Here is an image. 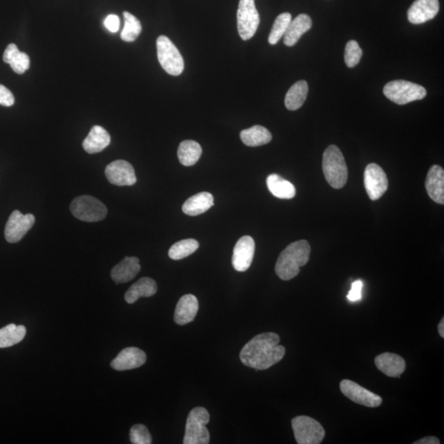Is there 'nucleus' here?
Returning <instances> with one entry per match:
<instances>
[{"mask_svg": "<svg viewBox=\"0 0 444 444\" xmlns=\"http://www.w3.org/2000/svg\"><path fill=\"white\" fill-rule=\"evenodd\" d=\"M280 337L277 333H265L257 335L242 348L241 360L248 367L265 370L273 367L284 358L285 347L279 345Z\"/></svg>", "mask_w": 444, "mask_h": 444, "instance_id": "obj_1", "label": "nucleus"}, {"mask_svg": "<svg viewBox=\"0 0 444 444\" xmlns=\"http://www.w3.org/2000/svg\"><path fill=\"white\" fill-rule=\"evenodd\" d=\"M311 246L306 241L291 243L281 252L276 263L277 275L283 281L293 279L310 260Z\"/></svg>", "mask_w": 444, "mask_h": 444, "instance_id": "obj_2", "label": "nucleus"}, {"mask_svg": "<svg viewBox=\"0 0 444 444\" xmlns=\"http://www.w3.org/2000/svg\"><path fill=\"white\" fill-rule=\"evenodd\" d=\"M323 171L326 182L333 189L343 188L348 178V169L342 152L336 145H331L324 151Z\"/></svg>", "mask_w": 444, "mask_h": 444, "instance_id": "obj_3", "label": "nucleus"}, {"mask_svg": "<svg viewBox=\"0 0 444 444\" xmlns=\"http://www.w3.org/2000/svg\"><path fill=\"white\" fill-rule=\"evenodd\" d=\"M210 421V415L205 408L195 407L187 418L184 444H207L210 434L206 425Z\"/></svg>", "mask_w": 444, "mask_h": 444, "instance_id": "obj_4", "label": "nucleus"}, {"mask_svg": "<svg viewBox=\"0 0 444 444\" xmlns=\"http://www.w3.org/2000/svg\"><path fill=\"white\" fill-rule=\"evenodd\" d=\"M384 94L390 101L398 104H406L424 99L427 95L424 86L405 80L387 82Z\"/></svg>", "mask_w": 444, "mask_h": 444, "instance_id": "obj_5", "label": "nucleus"}, {"mask_svg": "<svg viewBox=\"0 0 444 444\" xmlns=\"http://www.w3.org/2000/svg\"><path fill=\"white\" fill-rule=\"evenodd\" d=\"M72 214L77 219L86 222H98L106 219L108 210L104 204L89 195L80 196L71 204Z\"/></svg>", "mask_w": 444, "mask_h": 444, "instance_id": "obj_6", "label": "nucleus"}, {"mask_svg": "<svg viewBox=\"0 0 444 444\" xmlns=\"http://www.w3.org/2000/svg\"><path fill=\"white\" fill-rule=\"evenodd\" d=\"M158 57L160 66L172 76H178L184 71L185 62L181 52L167 37L160 36L156 41Z\"/></svg>", "mask_w": 444, "mask_h": 444, "instance_id": "obj_7", "label": "nucleus"}, {"mask_svg": "<svg viewBox=\"0 0 444 444\" xmlns=\"http://www.w3.org/2000/svg\"><path fill=\"white\" fill-rule=\"evenodd\" d=\"M291 425L299 444H320L325 437V430L319 421L307 416L293 418Z\"/></svg>", "mask_w": 444, "mask_h": 444, "instance_id": "obj_8", "label": "nucleus"}, {"mask_svg": "<svg viewBox=\"0 0 444 444\" xmlns=\"http://www.w3.org/2000/svg\"><path fill=\"white\" fill-rule=\"evenodd\" d=\"M260 17L255 0H239L237 11V28L242 40H250L258 30Z\"/></svg>", "mask_w": 444, "mask_h": 444, "instance_id": "obj_9", "label": "nucleus"}, {"mask_svg": "<svg viewBox=\"0 0 444 444\" xmlns=\"http://www.w3.org/2000/svg\"><path fill=\"white\" fill-rule=\"evenodd\" d=\"M364 182L367 194L373 201L380 199L389 188L386 173L376 163L369 164L365 168Z\"/></svg>", "mask_w": 444, "mask_h": 444, "instance_id": "obj_10", "label": "nucleus"}, {"mask_svg": "<svg viewBox=\"0 0 444 444\" xmlns=\"http://www.w3.org/2000/svg\"><path fill=\"white\" fill-rule=\"evenodd\" d=\"M340 390L347 398L361 406L374 408L382 403L380 396L349 380H344L340 382Z\"/></svg>", "mask_w": 444, "mask_h": 444, "instance_id": "obj_11", "label": "nucleus"}, {"mask_svg": "<svg viewBox=\"0 0 444 444\" xmlns=\"http://www.w3.org/2000/svg\"><path fill=\"white\" fill-rule=\"evenodd\" d=\"M36 221L33 214H21L19 210L12 212L4 230V236L10 243H17L23 239Z\"/></svg>", "mask_w": 444, "mask_h": 444, "instance_id": "obj_12", "label": "nucleus"}, {"mask_svg": "<svg viewBox=\"0 0 444 444\" xmlns=\"http://www.w3.org/2000/svg\"><path fill=\"white\" fill-rule=\"evenodd\" d=\"M104 174L108 181L116 186H131L137 182L133 165L124 160L109 164Z\"/></svg>", "mask_w": 444, "mask_h": 444, "instance_id": "obj_13", "label": "nucleus"}, {"mask_svg": "<svg viewBox=\"0 0 444 444\" xmlns=\"http://www.w3.org/2000/svg\"><path fill=\"white\" fill-rule=\"evenodd\" d=\"M255 252V242L251 237L246 236L239 239L234 248L233 268L238 272H246L251 266Z\"/></svg>", "mask_w": 444, "mask_h": 444, "instance_id": "obj_14", "label": "nucleus"}, {"mask_svg": "<svg viewBox=\"0 0 444 444\" xmlns=\"http://www.w3.org/2000/svg\"><path fill=\"white\" fill-rule=\"evenodd\" d=\"M438 11V0H416L409 8L407 17L412 24H422L434 19Z\"/></svg>", "mask_w": 444, "mask_h": 444, "instance_id": "obj_15", "label": "nucleus"}, {"mask_svg": "<svg viewBox=\"0 0 444 444\" xmlns=\"http://www.w3.org/2000/svg\"><path fill=\"white\" fill-rule=\"evenodd\" d=\"M147 360L145 352L137 347H127L113 360L111 367L118 371L141 367Z\"/></svg>", "mask_w": 444, "mask_h": 444, "instance_id": "obj_16", "label": "nucleus"}, {"mask_svg": "<svg viewBox=\"0 0 444 444\" xmlns=\"http://www.w3.org/2000/svg\"><path fill=\"white\" fill-rule=\"evenodd\" d=\"M374 364L380 371L391 378H400L406 369V361L397 354L386 352L374 359Z\"/></svg>", "mask_w": 444, "mask_h": 444, "instance_id": "obj_17", "label": "nucleus"}, {"mask_svg": "<svg viewBox=\"0 0 444 444\" xmlns=\"http://www.w3.org/2000/svg\"><path fill=\"white\" fill-rule=\"evenodd\" d=\"M425 188L429 198L435 203L444 204V171L434 165L429 169L426 177Z\"/></svg>", "mask_w": 444, "mask_h": 444, "instance_id": "obj_18", "label": "nucleus"}, {"mask_svg": "<svg viewBox=\"0 0 444 444\" xmlns=\"http://www.w3.org/2000/svg\"><path fill=\"white\" fill-rule=\"evenodd\" d=\"M141 266L137 257H125L121 262L113 268L111 276L116 284L132 281L140 272Z\"/></svg>", "mask_w": 444, "mask_h": 444, "instance_id": "obj_19", "label": "nucleus"}, {"mask_svg": "<svg viewBox=\"0 0 444 444\" xmlns=\"http://www.w3.org/2000/svg\"><path fill=\"white\" fill-rule=\"evenodd\" d=\"M198 311V299L194 295H185L178 300L175 312V322L178 325H185L195 319Z\"/></svg>", "mask_w": 444, "mask_h": 444, "instance_id": "obj_20", "label": "nucleus"}, {"mask_svg": "<svg viewBox=\"0 0 444 444\" xmlns=\"http://www.w3.org/2000/svg\"><path fill=\"white\" fill-rule=\"evenodd\" d=\"M311 17L306 14L299 15L295 17L287 28L284 35V44L287 46L296 45L303 35L312 28Z\"/></svg>", "mask_w": 444, "mask_h": 444, "instance_id": "obj_21", "label": "nucleus"}, {"mask_svg": "<svg viewBox=\"0 0 444 444\" xmlns=\"http://www.w3.org/2000/svg\"><path fill=\"white\" fill-rule=\"evenodd\" d=\"M110 143L111 136L107 130L102 126L95 125L82 142V147L88 154H95L103 151Z\"/></svg>", "mask_w": 444, "mask_h": 444, "instance_id": "obj_22", "label": "nucleus"}, {"mask_svg": "<svg viewBox=\"0 0 444 444\" xmlns=\"http://www.w3.org/2000/svg\"><path fill=\"white\" fill-rule=\"evenodd\" d=\"M214 206V198L212 194L202 192L192 196L184 203L182 210L186 215L195 216L207 212Z\"/></svg>", "mask_w": 444, "mask_h": 444, "instance_id": "obj_23", "label": "nucleus"}, {"mask_svg": "<svg viewBox=\"0 0 444 444\" xmlns=\"http://www.w3.org/2000/svg\"><path fill=\"white\" fill-rule=\"evenodd\" d=\"M158 291V286L154 279L150 277H142L130 287L125 293L126 302L133 304L142 297H151Z\"/></svg>", "mask_w": 444, "mask_h": 444, "instance_id": "obj_24", "label": "nucleus"}, {"mask_svg": "<svg viewBox=\"0 0 444 444\" xmlns=\"http://www.w3.org/2000/svg\"><path fill=\"white\" fill-rule=\"evenodd\" d=\"M4 63L10 64L12 71L17 74H23L30 68V58L28 54L20 52L15 44H10L4 51Z\"/></svg>", "mask_w": 444, "mask_h": 444, "instance_id": "obj_25", "label": "nucleus"}, {"mask_svg": "<svg viewBox=\"0 0 444 444\" xmlns=\"http://www.w3.org/2000/svg\"><path fill=\"white\" fill-rule=\"evenodd\" d=\"M272 133L261 125H255L250 129L242 130L241 139L243 145L249 147H259L268 145L272 141Z\"/></svg>", "mask_w": 444, "mask_h": 444, "instance_id": "obj_26", "label": "nucleus"}, {"mask_svg": "<svg viewBox=\"0 0 444 444\" xmlns=\"http://www.w3.org/2000/svg\"><path fill=\"white\" fill-rule=\"evenodd\" d=\"M308 86L306 81L296 82L287 91L285 106L289 111H297L306 101Z\"/></svg>", "mask_w": 444, "mask_h": 444, "instance_id": "obj_27", "label": "nucleus"}, {"mask_svg": "<svg viewBox=\"0 0 444 444\" xmlns=\"http://www.w3.org/2000/svg\"><path fill=\"white\" fill-rule=\"evenodd\" d=\"M267 185L270 192L278 198L291 199L296 194L295 187L277 174L268 177Z\"/></svg>", "mask_w": 444, "mask_h": 444, "instance_id": "obj_28", "label": "nucleus"}, {"mask_svg": "<svg viewBox=\"0 0 444 444\" xmlns=\"http://www.w3.org/2000/svg\"><path fill=\"white\" fill-rule=\"evenodd\" d=\"M203 149L199 143L193 140L183 141L178 149L180 163L185 167H191L198 162Z\"/></svg>", "mask_w": 444, "mask_h": 444, "instance_id": "obj_29", "label": "nucleus"}, {"mask_svg": "<svg viewBox=\"0 0 444 444\" xmlns=\"http://www.w3.org/2000/svg\"><path fill=\"white\" fill-rule=\"evenodd\" d=\"M27 329L24 325L8 324L0 329V348L10 347L23 341Z\"/></svg>", "mask_w": 444, "mask_h": 444, "instance_id": "obj_30", "label": "nucleus"}, {"mask_svg": "<svg viewBox=\"0 0 444 444\" xmlns=\"http://www.w3.org/2000/svg\"><path fill=\"white\" fill-rule=\"evenodd\" d=\"M199 243L196 239H187L176 242L169 250V257L173 260H181L187 258L197 251Z\"/></svg>", "mask_w": 444, "mask_h": 444, "instance_id": "obj_31", "label": "nucleus"}, {"mask_svg": "<svg viewBox=\"0 0 444 444\" xmlns=\"http://www.w3.org/2000/svg\"><path fill=\"white\" fill-rule=\"evenodd\" d=\"M124 27L121 33V39L126 42L137 40L142 32V25L136 17L129 12H124Z\"/></svg>", "mask_w": 444, "mask_h": 444, "instance_id": "obj_32", "label": "nucleus"}, {"mask_svg": "<svg viewBox=\"0 0 444 444\" xmlns=\"http://www.w3.org/2000/svg\"><path fill=\"white\" fill-rule=\"evenodd\" d=\"M290 21L291 15L290 12H283L277 17L272 25L271 33L269 34L268 42L270 44H277L278 41L284 37Z\"/></svg>", "mask_w": 444, "mask_h": 444, "instance_id": "obj_33", "label": "nucleus"}, {"mask_svg": "<svg viewBox=\"0 0 444 444\" xmlns=\"http://www.w3.org/2000/svg\"><path fill=\"white\" fill-rule=\"evenodd\" d=\"M363 51L355 41L347 42L345 49V62L348 68H354L360 63Z\"/></svg>", "mask_w": 444, "mask_h": 444, "instance_id": "obj_34", "label": "nucleus"}, {"mask_svg": "<svg viewBox=\"0 0 444 444\" xmlns=\"http://www.w3.org/2000/svg\"><path fill=\"white\" fill-rule=\"evenodd\" d=\"M130 441L133 444H151L152 438L145 425L138 424L130 429Z\"/></svg>", "mask_w": 444, "mask_h": 444, "instance_id": "obj_35", "label": "nucleus"}, {"mask_svg": "<svg viewBox=\"0 0 444 444\" xmlns=\"http://www.w3.org/2000/svg\"><path fill=\"white\" fill-rule=\"evenodd\" d=\"M363 281L357 280L352 283L351 289L347 295V299L351 302H359L362 298Z\"/></svg>", "mask_w": 444, "mask_h": 444, "instance_id": "obj_36", "label": "nucleus"}, {"mask_svg": "<svg viewBox=\"0 0 444 444\" xmlns=\"http://www.w3.org/2000/svg\"><path fill=\"white\" fill-rule=\"evenodd\" d=\"M15 102L14 95L6 86L0 84V104L3 107H12Z\"/></svg>", "mask_w": 444, "mask_h": 444, "instance_id": "obj_37", "label": "nucleus"}, {"mask_svg": "<svg viewBox=\"0 0 444 444\" xmlns=\"http://www.w3.org/2000/svg\"><path fill=\"white\" fill-rule=\"evenodd\" d=\"M104 27H106L111 33H117L120 28V19L119 17L115 15L107 16L106 20L104 21Z\"/></svg>", "mask_w": 444, "mask_h": 444, "instance_id": "obj_38", "label": "nucleus"}, {"mask_svg": "<svg viewBox=\"0 0 444 444\" xmlns=\"http://www.w3.org/2000/svg\"><path fill=\"white\" fill-rule=\"evenodd\" d=\"M414 444H441L439 439L434 436H427L413 443Z\"/></svg>", "mask_w": 444, "mask_h": 444, "instance_id": "obj_39", "label": "nucleus"}, {"mask_svg": "<svg viewBox=\"0 0 444 444\" xmlns=\"http://www.w3.org/2000/svg\"><path fill=\"white\" fill-rule=\"evenodd\" d=\"M438 334L441 335L442 338H444V317H443L441 323L438 326Z\"/></svg>", "mask_w": 444, "mask_h": 444, "instance_id": "obj_40", "label": "nucleus"}]
</instances>
